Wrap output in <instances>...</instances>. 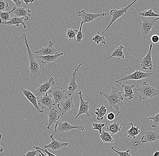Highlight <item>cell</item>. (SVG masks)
<instances>
[{
    "instance_id": "cell-1",
    "label": "cell",
    "mask_w": 159,
    "mask_h": 156,
    "mask_svg": "<svg viewBox=\"0 0 159 156\" xmlns=\"http://www.w3.org/2000/svg\"><path fill=\"white\" fill-rule=\"evenodd\" d=\"M122 94V91H119L118 88L114 86H112L110 91L107 93L99 91V95L103 96L109 103V109L114 108L115 109V111L113 112L117 113V116L120 113V107L125 104L124 102V98Z\"/></svg>"
},
{
    "instance_id": "cell-2",
    "label": "cell",
    "mask_w": 159,
    "mask_h": 156,
    "mask_svg": "<svg viewBox=\"0 0 159 156\" xmlns=\"http://www.w3.org/2000/svg\"><path fill=\"white\" fill-rule=\"evenodd\" d=\"M20 39L23 40L26 47L28 55L29 58V68L31 78L33 81L36 80L39 78L41 77V65L37 59V57L35 56L34 54L30 48L29 44L26 38V34L23 33V35L20 37Z\"/></svg>"
},
{
    "instance_id": "cell-3",
    "label": "cell",
    "mask_w": 159,
    "mask_h": 156,
    "mask_svg": "<svg viewBox=\"0 0 159 156\" xmlns=\"http://www.w3.org/2000/svg\"><path fill=\"white\" fill-rule=\"evenodd\" d=\"M140 93L139 100L140 101L144 99H152L154 97H159V90L156 87L152 86L147 82H143V86L139 88L134 89Z\"/></svg>"
},
{
    "instance_id": "cell-4",
    "label": "cell",
    "mask_w": 159,
    "mask_h": 156,
    "mask_svg": "<svg viewBox=\"0 0 159 156\" xmlns=\"http://www.w3.org/2000/svg\"><path fill=\"white\" fill-rule=\"evenodd\" d=\"M142 17L143 21L140 23V29L143 38L146 40L151 30L153 29L154 26L157 24V21L159 20V17Z\"/></svg>"
},
{
    "instance_id": "cell-5",
    "label": "cell",
    "mask_w": 159,
    "mask_h": 156,
    "mask_svg": "<svg viewBox=\"0 0 159 156\" xmlns=\"http://www.w3.org/2000/svg\"><path fill=\"white\" fill-rule=\"evenodd\" d=\"M137 2V0H135L129 5L125 7L122 8L120 10H111L110 11V15L112 16V19H111L110 22L109 23V25L106 27V29L102 32V34H104V32H106L115 21L117 20L118 19L122 17V16L124 15L125 14L127 13L130 7H131Z\"/></svg>"
},
{
    "instance_id": "cell-6",
    "label": "cell",
    "mask_w": 159,
    "mask_h": 156,
    "mask_svg": "<svg viewBox=\"0 0 159 156\" xmlns=\"http://www.w3.org/2000/svg\"><path fill=\"white\" fill-rule=\"evenodd\" d=\"M153 75V73L144 72L141 70H136L135 72L127 76H124L122 78L116 81V83L120 82H125L129 80H139L143 79H149Z\"/></svg>"
},
{
    "instance_id": "cell-7",
    "label": "cell",
    "mask_w": 159,
    "mask_h": 156,
    "mask_svg": "<svg viewBox=\"0 0 159 156\" xmlns=\"http://www.w3.org/2000/svg\"><path fill=\"white\" fill-rule=\"evenodd\" d=\"M55 81L53 77H51L48 80L45 81L43 84L39 85L37 89L35 91V95L36 96L38 100L43 96L47 94V92L50 90L52 87L55 85Z\"/></svg>"
},
{
    "instance_id": "cell-8",
    "label": "cell",
    "mask_w": 159,
    "mask_h": 156,
    "mask_svg": "<svg viewBox=\"0 0 159 156\" xmlns=\"http://www.w3.org/2000/svg\"><path fill=\"white\" fill-rule=\"evenodd\" d=\"M81 65V64H80L77 68L75 69L66 87V93L70 96L74 94H75L76 91L78 90V85L76 82L77 78V73L79 72V68Z\"/></svg>"
},
{
    "instance_id": "cell-9",
    "label": "cell",
    "mask_w": 159,
    "mask_h": 156,
    "mask_svg": "<svg viewBox=\"0 0 159 156\" xmlns=\"http://www.w3.org/2000/svg\"><path fill=\"white\" fill-rule=\"evenodd\" d=\"M73 129H77L81 131H84V127L83 125H80L78 126H72L67 121L65 122H58L55 124V131L57 133L63 132L65 133L67 131H70Z\"/></svg>"
},
{
    "instance_id": "cell-10",
    "label": "cell",
    "mask_w": 159,
    "mask_h": 156,
    "mask_svg": "<svg viewBox=\"0 0 159 156\" xmlns=\"http://www.w3.org/2000/svg\"><path fill=\"white\" fill-rule=\"evenodd\" d=\"M77 15L81 18V21L83 23H86L92 22L96 19L99 17H104L106 16L107 15L105 13L100 12V14H94L91 13L86 12L84 10L78 11L76 13Z\"/></svg>"
},
{
    "instance_id": "cell-11",
    "label": "cell",
    "mask_w": 159,
    "mask_h": 156,
    "mask_svg": "<svg viewBox=\"0 0 159 156\" xmlns=\"http://www.w3.org/2000/svg\"><path fill=\"white\" fill-rule=\"evenodd\" d=\"M49 93L50 95L54 99L56 104H58L67 97L66 91L59 86L51 88L49 91Z\"/></svg>"
},
{
    "instance_id": "cell-12",
    "label": "cell",
    "mask_w": 159,
    "mask_h": 156,
    "mask_svg": "<svg viewBox=\"0 0 159 156\" xmlns=\"http://www.w3.org/2000/svg\"><path fill=\"white\" fill-rule=\"evenodd\" d=\"M38 103L40 108L43 111H44L43 108H48L50 109H52L54 108V106L56 104V102L53 98L48 94L43 96L38 99Z\"/></svg>"
},
{
    "instance_id": "cell-13",
    "label": "cell",
    "mask_w": 159,
    "mask_h": 156,
    "mask_svg": "<svg viewBox=\"0 0 159 156\" xmlns=\"http://www.w3.org/2000/svg\"><path fill=\"white\" fill-rule=\"evenodd\" d=\"M75 94L79 95L80 96V107L79 111L77 115L75 117V119H77V117H79L80 115L82 114H85L86 116L90 117L91 116V114L89 113V101H85L82 98L83 95L81 91L78 93H76Z\"/></svg>"
},
{
    "instance_id": "cell-14",
    "label": "cell",
    "mask_w": 159,
    "mask_h": 156,
    "mask_svg": "<svg viewBox=\"0 0 159 156\" xmlns=\"http://www.w3.org/2000/svg\"><path fill=\"white\" fill-rule=\"evenodd\" d=\"M39 56H53L59 54V51L54 47V43L52 40L48 42V45L40 50L34 51Z\"/></svg>"
},
{
    "instance_id": "cell-15",
    "label": "cell",
    "mask_w": 159,
    "mask_h": 156,
    "mask_svg": "<svg viewBox=\"0 0 159 156\" xmlns=\"http://www.w3.org/2000/svg\"><path fill=\"white\" fill-rule=\"evenodd\" d=\"M159 140V134L157 132L153 131H148L145 132L143 136L142 137L141 141L137 144L143 143H150L151 144H157Z\"/></svg>"
},
{
    "instance_id": "cell-16",
    "label": "cell",
    "mask_w": 159,
    "mask_h": 156,
    "mask_svg": "<svg viewBox=\"0 0 159 156\" xmlns=\"http://www.w3.org/2000/svg\"><path fill=\"white\" fill-rule=\"evenodd\" d=\"M152 44H150L149 50L148 54L142 59L141 61V67L144 70H152L153 67L152 61Z\"/></svg>"
},
{
    "instance_id": "cell-17",
    "label": "cell",
    "mask_w": 159,
    "mask_h": 156,
    "mask_svg": "<svg viewBox=\"0 0 159 156\" xmlns=\"http://www.w3.org/2000/svg\"><path fill=\"white\" fill-rule=\"evenodd\" d=\"M22 92L23 95H24L29 100V101L34 106L37 112H40V113H43L44 111H42L39 106L37 97L31 91L30 89L26 90L22 88Z\"/></svg>"
},
{
    "instance_id": "cell-18",
    "label": "cell",
    "mask_w": 159,
    "mask_h": 156,
    "mask_svg": "<svg viewBox=\"0 0 159 156\" xmlns=\"http://www.w3.org/2000/svg\"><path fill=\"white\" fill-rule=\"evenodd\" d=\"M57 107L61 112L62 115H63L65 113L74 108V104L73 99L71 98H68L67 97L65 100L58 103L57 104Z\"/></svg>"
},
{
    "instance_id": "cell-19",
    "label": "cell",
    "mask_w": 159,
    "mask_h": 156,
    "mask_svg": "<svg viewBox=\"0 0 159 156\" xmlns=\"http://www.w3.org/2000/svg\"><path fill=\"white\" fill-rule=\"evenodd\" d=\"M54 134H52L50 136L52 140V142L48 145L44 146L43 149H51L53 151H58L66 147L68 145V143H61L57 140H55Z\"/></svg>"
},
{
    "instance_id": "cell-20",
    "label": "cell",
    "mask_w": 159,
    "mask_h": 156,
    "mask_svg": "<svg viewBox=\"0 0 159 156\" xmlns=\"http://www.w3.org/2000/svg\"><path fill=\"white\" fill-rule=\"evenodd\" d=\"M48 124L47 125V128L48 130H50L52 131V130L51 129L50 126L53 124H56L58 122L61 116H62L61 113H60L56 109L54 108L50 109L48 113Z\"/></svg>"
},
{
    "instance_id": "cell-21",
    "label": "cell",
    "mask_w": 159,
    "mask_h": 156,
    "mask_svg": "<svg viewBox=\"0 0 159 156\" xmlns=\"http://www.w3.org/2000/svg\"><path fill=\"white\" fill-rule=\"evenodd\" d=\"M31 11L29 8L26 9L25 6L23 5L19 8H16V9L13 12V13L14 14L15 16L17 17H24L25 21H26L29 19L28 16H31L30 14V13L31 12Z\"/></svg>"
},
{
    "instance_id": "cell-22",
    "label": "cell",
    "mask_w": 159,
    "mask_h": 156,
    "mask_svg": "<svg viewBox=\"0 0 159 156\" xmlns=\"http://www.w3.org/2000/svg\"><path fill=\"white\" fill-rule=\"evenodd\" d=\"M118 83L121 85V87L124 89V97L128 99L129 100H132L135 97V95L133 91L134 88L135 86L134 85H126L122 84L121 82H119Z\"/></svg>"
},
{
    "instance_id": "cell-23",
    "label": "cell",
    "mask_w": 159,
    "mask_h": 156,
    "mask_svg": "<svg viewBox=\"0 0 159 156\" xmlns=\"http://www.w3.org/2000/svg\"><path fill=\"white\" fill-rule=\"evenodd\" d=\"M24 21H25L24 17L19 18L14 16L11 19V20L3 23L2 24H5V25L9 26L15 25L16 27H19L20 24H21L23 26L24 28L26 29L27 27L25 24Z\"/></svg>"
},
{
    "instance_id": "cell-24",
    "label": "cell",
    "mask_w": 159,
    "mask_h": 156,
    "mask_svg": "<svg viewBox=\"0 0 159 156\" xmlns=\"http://www.w3.org/2000/svg\"><path fill=\"white\" fill-rule=\"evenodd\" d=\"M63 54L64 53L62 52L53 56H38L37 58L40 59L43 64H47L56 61L60 56H63Z\"/></svg>"
},
{
    "instance_id": "cell-25",
    "label": "cell",
    "mask_w": 159,
    "mask_h": 156,
    "mask_svg": "<svg viewBox=\"0 0 159 156\" xmlns=\"http://www.w3.org/2000/svg\"><path fill=\"white\" fill-rule=\"evenodd\" d=\"M106 130L111 136L118 134L121 131V126L119 122L114 121L112 124H109L106 127Z\"/></svg>"
},
{
    "instance_id": "cell-26",
    "label": "cell",
    "mask_w": 159,
    "mask_h": 156,
    "mask_svg": "<svg viewBox=\"0 0 159 156\" xmlns=\"http://www.w3.org/2000/svg\"><path fill=\"white\" fill-rule=\"evenodd\" d=\"M125 47L123 45H120L118 47L115 48V50L113 51L111 56L108 57L107 59H109L112 57H117L119 58L118 61H119L120 59H124L125 58V54L123 52V50H125Z\"/></svg>"
},
{
    "instance_id": "cell-27",
    "label": "cell",
    "mask_w": 159,
    "mask_h": 156,
    "mask_svg": "<svg viewBox=\"0 0 159 156\" xmlns=\"http://www.w3.org/2000/svg\"><path fill=\"white\" fill-rule=\"evenodd\" d=\"M130 125L131 126V128L127 131V134H128V137L129 138L135 139L137 136L140 134L141 131L139 126L135 127L132 122H130Z\"/></svg>"
},
{
    "instance_id": "cell-28",
    "label": "cell",
    "mask_w": 159,
    "mask_h": 156,
    "mask_svg": "<svg viewBox=\"0 0 159 156\" xmlns=\"http://www.w3.org/2000/svg\"><path fill=\"white\" fill-rule=\"evenodd\" d=\"M107 112V109L106 107L101 106L99 108H96V111L94 113L97 116V120L99 121H101L104 119V116L106 115Z\"/></svg>"
},
{
    "instance_id": "cell-29",
    "label": "cell",
    "mask_w": 159,
    "mask_h": 156,
    "mask_svg": "<svg viewBox=\"0 0 159 156\" xmlns=\"http://www.w3.org/2000/svg\"><path fill=\"white\" fill-rule=\"evenodd\" d=\"M99 137L101 141L104 143H112L114 142V140L113 139L112 136L110 135L109 132L104 131V128L102 130V132L101 135H99Z\"/></svg>"
},
{
    "instance_id": "cell-30",
    "label": "cell",
    "mask_w": 159,
    "mask_h": 156,
    "mask_svg": "<svg viewBox=\"0 0 159 156\" xmlns=\"http://www.w3.org/2000/svg\"><path fill=\"white\" fill-rule=\"evenodd\" d=\"M16 9V6L13 7L12 9L9 12H0V17H1V24L2 25V23L6 22L8 21L11 20L10 15Z\"/></svg>"
},
{
    "instance_id": "cell-31",
    "label": "cell",
    "mask_w": 159,
    "mask_h": 156,
    "mask_svg": "<svg viewBox=\"0 0 159 156\" xmlns=\"http://www.w3.org/2000/svg\"><path fill=\"white\" fill-rule=\"evenodd\" d=\"M92 40L97 45L101 44L102 45H105L107 42V40L105 39V37L104 36H101L99 32H97V34L94 35Z\"/></svg>"
},
{
    "instance_id": "cell-32",
    "label": "cell",
    "mask_w": 159,
    "mask_h": 156,
    "mask_svg": "<svg viewBox=\"0 0 159 156\" xmlns=\"http://www.w3.org/2000/svg\"><path fill=\"white\" fill-rule=\"evenodd\" d=\"M146 118L151 120V122L150 123V125L152 128L159 127V113L153 116H149V117H147Z\"/></svg>"
},
{
    "instance_id": "cell-33",
    "label": "cell",
    "mask_w": 159,
    "mask_h": 156,
    "mask_svg": "<svg viewBox=\"0 0 159 156\" xmlns=\"http://www.w3.org/2000/svg\"><path fill=\"white\" fill-rule=\"evenodd\" d=\"M78 32L77 29H68L66 31V37L70 41L73 40L76 38Z\"/></svg>"
},
{
    "instance_id": "cell-34",
    "label": "cell",
    "mask_w": 159,
    "mask_h": 156,
    "mask_svg": "<svg viewBox=\"0 0 159 156\" xmlns=\"http://www.w3.org/2000/svg\"><path fill=\"white\" fill-rule=\"evenodd\" d=\"M139 15L142 17H159V14L154 13L152 9L143 11L140 13Z\"/></svg>"
},
{
    "instance_id": "cell-35",
    "label": "cell",
    "mask_w": 159,
    "mask_h": 156,
    "mask_svg": "<svg viewBox=\"0 0 159 156\" xmlns=\"http://www.w3.org/2000/svg\"><path fill=\"white\" fill-rule=\"evenodd\" d=\"M84 24L81 21V24H80V27L79 31L77 33V36L76 37V42L78 43H80L82 41V39L84 37V35L83 32H82V26Z\"/></svg>"
},
{
    "instance_id": "cell-36",
    "label": "cell",
    "mask_w": 159,
    "mask_h": 156,
    "mask_svg": "<svg viewBox=\"0 0 159 156\" xmlns=\"http://www.w3.org/2000/svg\"><path fill=\"white\" fill-rule=\"evenodd\" d=\"M93 129L94 130H98L99 131V134L101 135L102 132L103 127L105 126V124L104 123H97L96 122H93Z\"/></svg>"
},
{
    "instance_id": "cell-37",
    "label": "cell",
    "mask_w": 159,
    "mask_h": 156,
    "mask_svg": "<svg viewBox=\"0 0 159 156\" xmlns=\"http://www.w3.org/2000/svg\"><path fill=\"white\" fill-rule=\"evenodd\" d=\"M111 149L114 151L115 153H117L119 156H132L131 154H129V152H130V150H128L125 151V152H120V151L115 150L114 146H112L111 147Z\"/></svg>"
},
{
    "instance_id": "cell-38",
    "label": "cell",
    "mask_w": 159,
    "mask_h": 156,
    "mask_svg": "<svg viewBox=\"0 0 159 156\" xmlns=\"http://www.w3.org/2000/svg\"><path fill=\"white\" fill-rule=\"evenodd\" d=\"M9 4L6 1L1 0L0 1V11L2 12V11L5 10L6 8L8 7Z\"/></svg>"
},
{
    "instance_id": "cell-39",
    "label": "cell",
    "mask_w": 159,
    "mask_h": 156,
    "mask_svg": "<svg viewBox=\"0 0 159 156\" xmlns=\"http://www.w3.org/2000/svg\"><path fill=\"white\" fill-rule=\"evenodd\" d=\"M34 148L36 150H39L41 151H43V152L45 153L46 154H47L48 156H57L56 155L53 154L51 153L50 152H49V151H48V149H45V150H44V149H41L40 147L37 146H34Z\"/></svg>"
},
{
    "instance_id": "cell-40",
    "label": "cell",
    "mask_w": 159,
    "mask_h": 156,
    "mask_svg": "<svg viewBox=\"0 0 159 156\" xmlns=\"http://www.w3.org/2000/svg\"><path fill=\"white\" fill-rule=\"evenodd\" d=\"M151 41L154 44H157L159 41V36L157 34H154L151 37Z\"/></svg>"
},
{
    "instance_id": "cell-41",
    "label": "cell",
    "mask_w": 159,
    "mask_h": 156,
    "mask_svg": "<svg viewBox=\"0 0 159 156\" xmlns=\"http://www.w3.org/2000/svg\"><path fill=\"white\" fill-rule=\"evenodd\" d=\"M38 152V150L29 151L25 154L23 156H36Z\"/></svg>"
},
{
    "instance_id": "cell-42",
    "label": "cell",
    "mask_w": 159,
    "mask_h": 156,
    "mask_svg": "<svg viewBox=\"0 0 159 156\" xmlns=\"http://www.w3.org/2000/svg\"><path fill=\"white\" fill-rule=\"evenodd\" d=\"M115 117V115H114L113 112H110L108 113L107 115V118L109 121H111L114 120Z\"/></svg>"
},
{
    "instance_id": "cell-43",
    "label": "cell",
    "mask_w": 159,
    "mask_h": 156,
    "mask_svg": "<svg viewBox=\"0 0 159 156\" xmlns=\"http://www.w3.org/2000/svg\"><path fill=\"white\" fill-rule=\"evenodd\" d=\"M12 1L16 4V6H15L16 7V8L20 7L22 6H23L22 5L21 1H20V0H17V1L12 0Z\"/></svg>"
},
{
    "instance_id": "cell-44",
    "label": "cell",
    "mask_w": 159,
    "mask_h": 156,
    "mask_svg": "<svg viewBox=\"0 0 159 156\" xmlns=\"http://www.w3.org/2000/svg\"><path fill=\"white\" fill-rule=\"evenodd\" d=\"M25 3L26 4V5H28L29 3H33L34 2V1H31V0H29V1H26V0H24V1Z\"/></svg>"
},
{
    "instance_id": "cell-45",
    "label": "cell",
    "mask_w": 159,
    "mask_h": 156,
    "mask_svg": "<svg viewBox=\"0 0 159 156\" xmlns=\"http://www.w3.org/2000/svg\"><path fill=\"white\" fill-rule=\"evenodd\" d=\"M38 150L39 152L40 153V154H39V156H48V155L47 154H43V153H42V152L40 150Z\"/></svg>"
},
{
    "instance_id": "cell-46",
    "label": "cell",
    "mask_w": 159,
    "mask_h": 156,
    "mask_svg": "<svg viewBox=\"0 0 159 156\" xmlns=\"http://www.w3.org/2000/svg\"><path fill=\"white\" fill-rule=\"evenodd\" d=\"M153 156H159V151L155 150Z\"/></svg>"
},
{
    "instance_id": "cell-47",
    "label": "cell",
    "mask_w": 159,
    "mask_h": 156,
    "mask_svg": "<svg viewBox=\"0 0 159 156\" xmlns=\"http://www.w3.org/2000/svg\"><path fill=\"white\" fill-rule=\"evenodd\" d=\"M4 151V149H3L2 148V146H0V151H1V152H2L3 151Z\"/></svg>"
}]
</instances>
